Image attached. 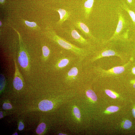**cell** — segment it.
Masks as SVG:
<instances>
[{"label": "cell", "instance_id": "obj_22", "mask_svg": "<svg viewBox=\"0 0 135 135\" xmlns=\"http://www.w3.org/2000/svg\"><path fill=\"white\" fill-rule=\"evenodd\" d=\"M25 23L27 26L30 27H34L37 26L36 23L34 22H31L26 21H25Z\"/></svg>", "mask_w": 135, "mask_h": 135}, {"label": "cell", "instance_id": "obj_7", "mask_svg": "<svg viewBox=\"0 0 135 135\" xmlns=\"http://www.w3.org/2000/svg\"><path fill=\"white\" fill-rule=\"evenodd\" d=\"M116 55V53L114 51L111 50H106L100 53L96 54L90 60L89 62H93L103 57L113 56Z\"/></svg>", "mask_w": 135, "mask_h": 135}, {"label": "cell", "instance_id": "obj_11", "mask_svg": "<svg viewBox=\"0 0 135 135\" xmlns=\"http://www.w3.org/2000/svg\"><path fill=\"white\" fill-rule=\"evenodd\" d=\"M94 0H87L84 4L85 17L88 18L92 11Z\"/></svg>", "mask_w": 135, "mask_h": 135}, {"label": "cell", "instance_id": "obj_14", "mask_svg": "<svg viewBox=\"0 0 135 135\" xmlns=\"http://www.w3.org/2000/svg\"><path fill=\"white\" fill-rule=\"evenodd\" d=\"M123 8L129 15L131 19L133 22L134 24L135 25V13L133 11L131 10L125 5H124Z\"/></svg>", "mask_w": 135, "mask_h": 135}, {"label": "cell", "instance_id": "obj_29", "mask_svg": "<svg viewBox=\"0 0 135 135\" xmlns=\"http://www.w3.org/2000/svg\"><path fill=\"white\" fill-rule=\"evenodd\" d=\"M133 87L134 88H135V82L134 83V84H133Z\"/></svg>", "mask_w": 135, "mask_h": 135}, {"label": "cell", "instance_id": "obj_28", "mask_svg": "<svg viewBox=\"0 0 135 135\" xmlns=\"http://www.w3.org/2000/svg\"><path fill=\"white\" fill-rule=\"evenodd\" d=\"M5 0H0L1 3H2L4 2Z\"/></svg>", "mask_w": 135, "mask_h": 135}, {"label": "cell", "instance_id": "obj_6", "mask_svg": "<svg viewBox=\"0 0 135 135\" xmlns=\"http://www.w3.org/2000/svg\"><path fill=\"white\" fill-rule=\"evenodd\" d=\"M74 25L75 26L80 30L83 34L90 38L94 39V38L91 34L88 27L84 23L81 21H77L74 22Z\"/></svg>", "mask_w": 135, "mask_h": 135}, {"label": "cell", "instance_id": "obj_19", "mask_svg": "<svg viewBox=\"0 0 135 135\" xmlns=\"http://www.w3.org/2000/svg\"><path fill=\"white\" fill-rule=\"evenodd\" d=\"M132 125V123L129 120H126L124 123L123 127L125 129H128L131 127Z\"/></svg>", "mask_w": 135, "mask_h": 135}, {"label": "cell", "instance_id": "obj_16", "mask_svg": "<svg viewBox=\"0 0 135 135\" xmlns=\"http://www.w3.org/2000/svg\"><path fill=\"white\" fill-rule=\"evenodd\" d=\"M105 92L107 95L111 98L115 99L117 97V95L116 93L110 90H106Z\"/></svg>", "mask_w": 135, "mask_h": 135}, {"label": "cell", "instance_id": "obj_4", "mask_svg": "<svg viewBox=\"0 0 135 135\" xmlns=\"http://www.w3.org/2000/svg\"><path fill=\"white\" fill-rule=\"evenodd\" d=\"M125 70L124 66H119L114 67L107 70H105L96 68L95 71L98 72L100 74L116 75L121 74L124 72Z\"/></svg>", "mask_w": 135, "mask_h": 135}, {"label": "cell", "instance_id": "obj_9", "mask_svg": "<svg viewBox=\"0 0 135 135\" xmlns=\"http://www.w3.org/2000/svg\"><path fill=\"white\" fill-rule=\"evenodd\" d=\"M57 11L58 12L60 16V19L58 24L59 25H61L69 18L70 14L68 11L63 9H59L57 10Z\"/></svg>", "mask_w": 135, "mask_h": 135}, {"label": "cell", "instance_id": "obj_24", "mask_svg": "<svg viewBox=\"0 0 135 135\" xmlns=\"http://www.w3.org/2000/svg\"><path fill=\"white\" fill-rule=\"evenodd\" d=\"M132 113L134 117L135 118V109L133 108L132 109Z\"/></svg>", "mask_w": 135, "mask_h": 135}, {"label": "cell", "instance_id": "obj_8", "mask_svg": "<svg viewBox=\"0 0 135 135\" xmlns=\"http://www.w3.org/2000/svg\"><path fill=\"white\" fill-rule=\"evenodd\" d=\"M125 21L124 18L122 14L120 13H119L118 22L116 29L113 36L111 39V40L116 37L121 33L125 25Z\"/></svg>", "mask_w": 135, "mask_h": 135}, {"label": "cell", "instance_id": "obj_32", "mask_svg": "<svg viewBox=\"0 0 135 135\" xmlns=\"http://www.w3.org/2000/svg\"><path fill=\"white\" fill-rule=\"evenodd\" d=\"M59 135H66V134H64H64H62L60 133V134H59Z\"/></svg>", "mask_w": 135, "mask_h": 135}, {"label": "cell", "instance_id": "obj_3", "mask_svg": "<svg viewBox=\"0 0 135 135\" xmlns=\"http://www.w3.org/2000/svg\"><path fill=\"white\" fill-rule=\"evenodd\" d=\"M20 48L18 58L19 64L23 68L26 69L28 67L29 60L28 56L24 48L22 47L21 42L20 40Z\"/></svg>", "mask_w": 135, "mask_h": 135}, {"label": "cell", "instance_id": "obj_31", "mask_svg": "<svg viewBox=\"0 0 135 135\" xmlns=\"http://www.w3.org/2000/svg\"><path fill=\"white\" fill-rule=\"evenodd\" d=\"M13 135H18V134L17 133H16L15 134H13Z\"/></svg>", "mask_w": 135, "mask_h": 135}, {"label": "cell", "instance_id": "obj_21", "mask_svg": "<svg viewBox=\"0 0 135 135\" xmlns=\"http://www.w3.org/2000/svg\"><path fill=\"white\" fill-rule=\"evenodd\" d=\"M3 108L4 109H9L12 108V106L9 103H5L3 105Z\"/></svg>", "mask_w": 135, "mask_h": 135}, {"label": "cell", "instance_id": "obj_13", "mask_svg": "<svg viewBox=\"0 0 135 135\" xmlns=\"http://www.w3.org/2000/svg\"><path fill=\"white\" fill-rule=\"evenodd\" d=\"M86 95L87 97L90 98L93 101H96L97 100V95L92 90H87L86 92Z\"/></svg>", "mask_w": 135, "mask_h": 135}, {"label": "cell", "instance_id": "obj_1", "mask_svg": "<svg viewBox=\"0 0 135 135\" xmlns=\"http://www.w3.org/2000/svg\"><path fill=\"white\" fill-rule=\"evenodd\" d=\"M46 35L48 37L61 48L74 54L80 60L84 61L90 53L87 49L79 47L72 44L59 36L53 30L47 31Z\"/></svg>", "mask_w": 135, "mask_h": 135}, {"label": "cell", "instance_id": "obj_23", "mask_svg": "<svg viewBox=\"0 0 135 135\" xmlns=\"http://www.w3.org/2000/svg\"><path fill=\"white\" fill-rule=\"evenodd\" d=\"M24 128V125L22 122H20L18 127L19 130L20 131L22 130Z\"/></svg>", "mask_w": 135, "mask_h": 135}, {"label": "cell", "instance_id": "obj_27", "mask_svg": "<svg viewBox=\"0 0 135 135\" xmlns=\"http://www.w3.org/2000/svg\"><path fill=\"white\" fill-rule=\"evenodd\" d=\"M132 72L133 73L135 74V67H134L132 69Z\"/></svg>", "mask_w": 135, "mask_h": 135}, {"label": "cell", "instance_id": "obj_10", "mask_svg": "<svg viewBox=\"0 0 135 135\" xmlns=\"http://www.w3.org/2000/svg\"><path fill=\"white\" fill-rule=\"evenodd\" d=\"M53 104L52 102L47 100H43L39 103V107L41 110L46 111L52 109Z\"/></svg>", "mask_w": 135, "mask_h": 135}, {"label": "cell", "instance_id": "obj_25", "mask_svg": "<svg viewBox=\"0 0 135 135\" xmlns=\"http://www.w3.org/2000/svg\"><path fill=\"white\" fill-rule=\"evenodd\" d=\"M127 1L130 4H131L133 2V0H127Z\"/></svg>", "mask_w": 135, "mask_h": 135}, {"label": "cell", "instance_id": "obj_26", "mask_svg": "<svg viewBox=\"0 0 135 135\" xmlns=\"http://www.w3.org/2000/svg\"><path fill=\"white\" fill-rule=\"evenodd\" d=\"M3 117V113L1 111L0 112V118L1 119Z\"/></svg>", "mask_w": 135, "mask_h": 135}, {"label": "cell", "instance_id": "obj_17", "mask_svg": "<svg viewBox=\"0 0 135 135\" xmlns=\"http://www.w3.org/2000/svg\"><path fill=\"white\" fill-rule=\"evenodd\" d=\"M119 109L118 107L116 106H111L107 108L106 110L107 111L110 113H114L117 111Z\"/></svg>", "mask_w": 135, "mask_h": 135}, {"label": "cell", "instance_id": "obj_15", "mask_svg": "<svg viewBox=\"0 0 135 135\" xmlns=\"http://www.w3.org/2000/svg\"><path fill=\"white\" fill-rule=\"evenodd\" d=\"M46 128V125L44 123H42L37 127L36 132L38 134H40L44 131Z\"/></svg>", "mask_w": 135, "mask_h": 135}, {"label": "cell", "instance_id": "obj_30", "mask_svg": "<svg viewBox=\"0 0 135 135\" xmlns=\"http://www.w3.org/2000/svg\"><path fill=\"white\" fill-rule=\"evenodd\" d=\"M2 23L1 21H0V26H1L2 25Z\"/></svg>", "mask_w": 135, "mask_h": 135}, {"label": "cell", "instance_id": "obj_5", "mask_svg": "<svg viewBox=\"0 0 135 135\" xmlns=\"http://www.w3.org/2000/svg\"><path fill=\"white\" fill-rule=\"evenodd\" d=\"M15 61V77L13 81V85L15 88L17 90H21L23 87V83L20 78V73L19 71Z\"/></svg>", "mask_w": 135, "mask_h": 135}, {"label": "cell", "instance_id": "obj_12", "mask_svg": "<svg viewBox=\"0 0 135 135\" xmlns=\"http://www.w3.org/2000/svg\"><path fill=\"white\" fill-rule=\"evenodd\" d=\"M43 59L45 61L48 59L50 54V50L48 47L44 46L42 48Z\"/></svg>", "mask_w": 135, "mask_h": 135}, {"label": "cell", "instance_id": "obj_18", "mask_svg": "<svg viewBox=\"0 0 135 135\" xmlns=\"http://www.w3.org/2000/svg\"><path fill=\"white\" fill-rule=\"evenodd\" d=\"M5 79L4 75L0 74V91H2L5 87Z\"/></svg>", "mask_w": 135, "mask_h": 135}, {"label": "cell", "instance_id": "obj_2", "mask_svg": "<svg viewBox=\"0 0 135 135\" xmlns=\"http://www.w3.org/2000/svg\"><path fill=\"white\" fill-rule=\"evenodd\" d=\"M68 33L71 40L78 44L82 48H85V47L90 44L89 42L79 34L73 27L71 28Z\"/></svg>", "mask_w": 135, "mask_h": 135}, {"label": "cell", "instance_id": "obj_20", "mask_svg": "<svg viewBox=\"0 0 135 135\" xmlns=\"http://www.w3.org/2000/svg\"><path fill=\"white\" fill-rule=\"evenodd\" d=\"M74 113L75 116L78 118H80L81 117V114L80 111L79 109L75 107L74 109Z\"/></svg>", "mask_w": 135, "mask_h": 135}]
</instances>
